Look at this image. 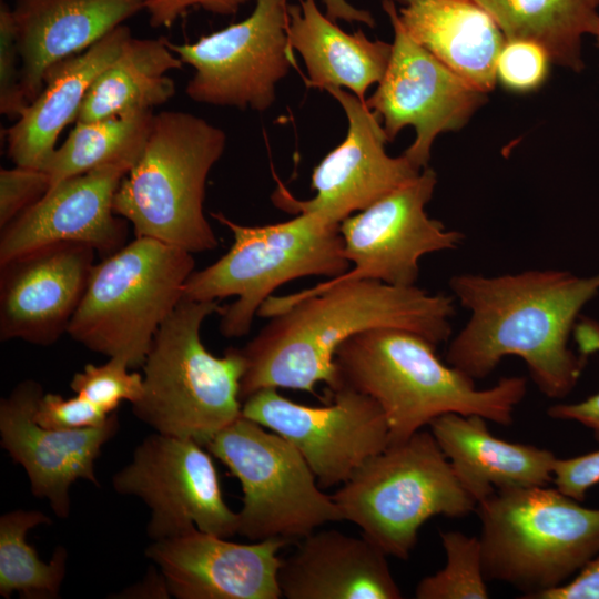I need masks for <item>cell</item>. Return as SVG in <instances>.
<instances>
[{
  "instance_id": "1",
  "label": "cell",
  "mask_w": 599,
  "mask_h": 599,
  "mask_svg": "<svg viewBox=\"0 0 599 599\" xmlns=\"http://www.w3.org/2000/svg\"><path fill=\"white\" fill-rule=\"evenodd\" d=\"M454 300L416 285L372 280L321 283L286 296H270L257 315L271 321L241 348L246 366L240 398L264 388L314 393L319 383L334 392L342 385L336 352L362 332L404 329L437 346L451 335Z\"/></svg>"
},
{
  "instance_id": "2",
  "label": "cell",
  "mask_w": 599,
  "mask_h": 599,
  "mask_svg": "<svg viewBox=\"0 0 599 599\" xmlns=\"http://www.w3.org/2000/svg\"><path fill=\"white\" fill-rule=\"evenodd\" d=\"M449 287L470 314L448 346L449 365L481 379L504 357L518 356L545 396L561 399L572 392L588 357L575 352L569 339L582 308L599 294V272L460 273Z\"/></svg>"
},
{
  "instance_id": "3",
  "label": "cell",
  "mask_w": 599,
  "mask_h": 599,
  "mask_svg": "<svg viewBox=\"0 0 599 599\" xmlns=\"http://www.w3.org/2000/svg\"><path fill=\"white\" fill-rule=\"evenodd\" d=\"M435 348L419 334L377 328L343 343L335 361L342 384L379 405L389 444L407 439L448 413L478 415L502 426L512 423L514 410L527 393L525 377H502L478 389L475 379L441 362Z\"/></svg>"
},
{
  "instance_id": "4",
  "label": "cell",
  "mask_w": 599,
  "mask_h": 599,
  "mask_svg": "<svg viewBox=\"0 0 599 599\" xmlns=\"http://www.w3.org/2000/svg\"><path fill=\"white\" fill-rule=\"evenodd\" d=\"M225 132L184 111L154 114L141 155L121 181L113 211L135 237H150L189 253L219 245L203 203L207 176L222 156Z\"/></svg>"
},
{
  "instance_id": "5",
  "label": "cell",
  "mask_w": 599,
  "mask_h": 599,
  "mask_svg": "<svg viewBox=\"0 0 599 599\" xmlns=\"http://www.w3.org/2000/svg\"><path fill=\"white\" fill-rule=\"evenodd\" d=\"M221 307L219 301L181 300L152 341L142 366L143 395L132 405L155 432L204 447L242 416V349L230 347L217 357L201 339L203 322Z\"/></svg>"
},
{
  "instance_id": "6",
  "label": "cell",
  "mask_w": 599,
  "mask_h": 599,
  "mask_svg": "<svg viewBox=\"0 0 599 599\" xmlns=\"http://www.w3.org/2000/svg\"><path fill=\"white\" fill-rule=\"evenodd\" d=\"M484 572L534 599L572 578L599 554V508L556 487L496 490L476 507Z\"/></svg>"
},
{
  "instance_id": "7",
  "label": "cell",
  "mask_w": 599,
  "mask_h": 599,
  "mask_svg": "<svg viewBox=\"0 0 599 599\" xmlns=\"http://www.w3.org/2000/svg\"><path fill=\"white\" fill-rule=\"evenodd\" d=\"M212 216L232 232L233 244L216 262L190 275L182 300L236 296L219 312L220 332L227 338L248 334L260 307L278 286L304 276L334 278L351 268L339 225L312 213L262 226L241 225L221 212Z\"/></svg>"
},
{
  "instance_id": "8",
  "label": "cell",
  "mask_w": 599,
  "mask_h": 599,
  "mask_svg": "<svg viewBox=\"0 0 599 599\" xmlns=\"http://www.w3.org/2000/svg\"><path fill=\"white\" fill-rule=\"evenodd\" d=\"M332 498L343 520L402 560L429 518H459L477 507L432 432L423 429L367 459Z\"/></svg>"
},
{
  "instance_id": "9",
  "label": "cell",
  "mask_w": 599,
  "mask_h": 599,
  "mask_svg": "<svg viewBox=\"0 0 599 599\" xmlns=\"http://www.w3.org/2000/svg\"><path fill=\"white\" fill-rule=\"evenodd\" d=\"M192 253L135 237L94 265L67 334L88 349L141 367L194 272Z\"/></svg>"
},
{
  "instance_id": "10",
  "label": "cell",
  "mask_w": 599,
  "mask_h": 599,
  "mask_svg": "<svg viewBox=\"0 0 599 599\" xmlns=\"http://www.w3.org/2000/svg\"><path fill=\"white\" fill-rule=\"evenodd\" d=\"M205 448L241 483L237 534L248 540L303 539L326 522L343 520L302 454L258 423L241 416Z\"/></svg>"
},
{
  "instance_id": "11",
  "label": "cell",
  "mask_w": 599,
  "mask_h": 599,
  "mask_svg": "<svg viewBox=\"0 0 599 599\" xmlns=\"http://www.w3.org/2000/svg\"><path fill=\"white\" fill-rule=\"evenodd\" d=\"M287 0H255L242 21L170 49L194 69L186 95L196 103L264 112L294 63Z\"/></svg>"
},
{
  "instance_id": "12",
  "label": "cell",
  "mask_w": 599,
  "mask_h": 599,
  "mask_svg": "<svg viewBox=\"0 0 599 599\" xmlns=\"http://www.w3.org/2000/svg\"><path fill=\"white\" fill-rule=\"evenodd\" d=\"M112 485L150 508L146 534L153 541L193 528L224 538L237 534L238 515L224 501L211 454L191 438L151 434L114 474Z\"/></svg>"
},
{
  "instance_id": "13",
  "label": "cell",
  "mask_w": 599,
  "mask_h": 599,
  "mask_svg": "<svg viewBox=\"0 0 599 599\" xmlns=\"http://www.w3.org/2000/svg\"><path fill=\"white\" fill-rule=\"evenodd\" d=\"M382 7L394 32L392 54L377 89L365 102L379 118L388 141L405 126L414 128L415 140L403 154L423 170L436 138L461 129L486 102L487 93L418 44L404 29L393 1L383 0Z\"/></svg>"
},
{
  "instance_id": "14",
  "label": "cell",
  "mask_w": 599,
  "mask_h": 599,
  "mask_svg": "<svg viewBox=\"0 0 599 599\" xmlns=\"http://www.w3.org/2000/svg\"><path fill=\"white\" fill-rule=\"evenodd\" d=\"M329 393V405L308 406L264 388L242 404V416L281 435L302 454L322 487L344 484L390 443L387 420L373 398L346 384Z\"/></svg>"
},
{
  "instance_id": "15",
  "label": "cell",
  "mask_w": 599,
  "mask_h": 599,
  "mask_svg": "<svg viewBox=\"0 0 599 599\" xmlns=\"http://www.w3.org/2000/svg\"><path fill=\"white\" fill-rule=\"evenodd\" d=\"M437 174L425 167L363 211L339 224L344 255L352 268L324 284L372 280L395 286L416 285L423 256L460 246L465 235L432 219Z\"/></svg>"
},
{
  "instance_id": "16",
  "label": "cell",
  "mask_w": 599,
  "mask_h": 599,
  "mask_svg": "<svg viewBox=\"0 0 599 599\" xmlns=\"http://www.w3.org/2000/svg\"><path fill=\"white\" fill-rule=\"evenodd\" d=\"M347 118V134L314 167L311 187L315 196L297 200L280 183L272 194L281 210L312 213L332 225H339L355 212L363 211L399 185L420 173L402 154L390 156L385 150L388 139L379 118L354 93L335 87L324 89Z\"/></svg>"
},
{
  "instance_id": "17",
  "label": "cell",
  "mask_w": 599,
  "mask_h": 599,
  "mask_svg": "<svg viewBox=\"0 0 599 599\" xmlns=\"http://www.w3.org/2000/svg\"><path fill=\"white\" fill-rule=\"evenodd\" d=\"M43 388L37 380L20 382L0 400V444L23 467L32 494L47 499L59 518L71 509V485L84 479L99 485L95 460L102 447L118 433L113 413L100 427L52 429L40 426L33 414Z\"/></svg>"
},
{
  "instance_id": "18",
  "label": "cell",
  "mask_w": 599,
  "mask_h": 599,
  "mask_svg": "<svg viewBox=\"0 0 599 599\" xmlns=\"http://www.w3.org/2000/svg\"><path fill=\"white\" fill-rule=\"evenodd\" d=\"M133 165L110 163L52 186L0 234V265L40 247L80 243L111 255L125 245L126 220L113 211L114 194Z\"/></svg>"
},
{
  "instance_id": "19",
  "label": "cell",
  "mask_w": 599,
  "mask_h": 599,
  "mask_svg": "<svg viewBox=\"0 0 599 599\" xmlns=\"http://www.w3.org/2000/svg\"><path fill=\"white\" fill-rule=\"evenodd\" d=\"M95 253L85 244L58 243L0 265V339L54 344L82 301Z\"/></svg>"
},
{
  "instance_id": "20",
  "label": "cell",
  "mask_w": 599,
  "mask_h": 599,
  "mask_svg": "<svg viewBox=\"0 0 599 599\" xmlns=\"http://www.w3.org/2000/svg\"><path fill=\"white\" fill-rule=\"evenodd\" d=\"M287 542L268 538L237 544L193 528L153 541L145 556L177 599H278V551Z\"/></svg>"
},
{
  "instance_id": "21",
  "label": "cell",
  "mask_w": 599,
  "mask_h": 599,
  "mask_svg": "<svg viewBox=\"0 0 599 599\" xmlns=\"http://www.w3.org/2000/svg\"><path fill=\"white\" fill-rule=\"evenodd\" d=\"M387 554L364 536L313 531L282 559L278 585L287 599H399Z\"/></svg>"
},
{
  "instance_id": "22",
  "label": "cell",
  "mask_w": 599,
  "mask_h": 599,
  "mask_svg": "<svg viewBox=\"0 0 599 599\" xmlns=\"http://www.w3.org/2000/svg\"><path fill=\"white\" fill-rule=\"evenodd\" d=\"M144 0H16L22 85L30 103L47 71L143 10Z\"/></svg>"
},
{
  "instance_id": "23",
  "label": "cell",
  "mask_w": 599,
  "mask_h": 599,
  "mask_svg": "<svg viewBox=\"0 0 599 599\" xmlns=\"http://www.w3.org/2000/svg\"><path fill=\"white\" fill-rule=\"evenodd\" d=\"M131 35L130 28L121 24L47 71L40 93L6 131L7 154L14 165L42 170L62 130L75 121L91 85Z\"/></svg>"
},
{
  "instance_id": "24",
  "label": "cell",
  "mask_w": 599,
  "mask_h": 599,
  "mask_svg": "<svg viewBox=\"0 0 599 599\" xmlns=\"http://www.w3.org/2000/svg\"><path fill=\"white\" fill-rule=\"evenodd\" d=\"M487 419L448 413L428 425L463 487L477 505L496 490L552 483V451L494 436Z\"/></svg>"
},
{
  "instance_id": "25",
  "label": "cell",
  "mask_w": 599,
  "mask_h": 599,
  "mask_svg": "<svg viewBox=\"0 0 599 599\" xmlns=\"http://www.w3.org/2000/svg\"><path fill=\"white\" fill-rule=\"evenodd\" d=\"M398 14L406 32L454 73L484 93L495 88L506 39L474 0H417Z\"/></svg>"
},
{
  "instance_id": "26",
  "label": "cell",
  "mask_w": 599,
  "mask_h": 599,
  "mask_svg": "<svg viewBox=\"0 0 599 599\" xmlns=\"http://www.w3.org/2000/svg\"><path fill=\"white\" fill-rule=\"evenodd\" d=\"M287 35L305 63L308 87L345 88L361 100L383 79L392 54V43L369 40L362 30L343 31L315 0L290 4Z\"/></svg>"
},
{
  "instance_id": "27",
  "label": "cell",
  "mask_w": 599,
  "mask_h": 599,
  "mask_svg": "<svg viewBox=\"0 0 599 599\" xmlns=\"http://www.w3.org/2000/svg\"><path fill=\"white\" fill-rule=\"evenodd\" d=\"M183 65L165 38L131 35L91 85L74 122L163 105L176 92L175 82L167 73Z\"/></svg>"
},
{
  "instance_id": "28",
  "label": "cell",
  "mask_w": 599,
  "mask_h": 599,
  "mask_svg": "<svg viewBox=\"0 0 599 599\" xmlns=\"http://www.w3.org/2000/svg\"><path fill=\"white\" fill-rule=\"evenodd\" d=\"M500 28L506 40L541 45L551 62L579 72L585 68L582 39L599 18L592 0H474Z\"/></svg>"
},
{
  "instance_id": "29",
  "label": "cell",
  "mask_w": 599,
  "mask_h": 599,
  "mask_svg": "<svg viewBox=\"0 0 599 599\" xmlns=\"http://www.w3.org/2000/svg\"><path fill=\"white\" fill-rule=\"evenodd\" d=\"M153 116V111L148 110L77 121L42 167L51 187L105 164L134 165L146 143Z\"/></svg>"
},
{
  "instance_id": "30",
  "label": "cell",
  "mask_w": 599,
  "mask_h": 599,
  "mask_svg": "<svg viewBox=\"0 0 599 599\" xmlns=\"http://www.w3.org/2000/svg\"><path fill=\"white\" fill-rule=\"evenodd\" d=\"M39 510H12L0 517V595L18 592L27 599H53L60 595L67 572L68 551L58 546L49 564L28 544L29 530L51 525Z\"/></svg>"
},
{
  "instance_id": "31",
  "label": "cell",
  "mask_w": 599,
  "mask_h": 599,
  "mask_svg": "<svg viewBox=\"0 0 599 599\" xmlns=\"http://www.w3.org/2000/svg\"><path fill=\"white\" fill-rule=\"evenodd\" d=\"M446 554L445 567L424 577L416 586L417 599H486L489 591L479 538L460 531L439 534Z\"/></svg>"
},
{
  "instance_id": "32",
  "label": "cell",
  "mask_w": 599,
  "mask_h": 599,
  "mask_svg": "<svg viewBox=\"0 0 599 599\" xmlns=\"http://www.w3.org/2000/svg\"><path fill=\"white\" fill-rule=\"evenodd\" d=\"M128 362L109 357L100 366L88 364L73 375L70 387L108 414H113L122 402L135 404L143 395V376L130 372Z\"/></svg>"
},
{
  "instance_id": "33",
  "label": "cell",
  "mask_w": 599,
  "mask_h": 599,
  "mask_svg": "<svg viewBox=\"0 0 599 599\" xmlns=\"http://www.w3.org/2000/svg\"><path fill=\"white\" fill-rule=\"evenodd\" d=\"M550 63L541 45L527 40H506L496 63L497 81L514 92L534 91L547 79Z\"/></svg>"
},
{
  "instance_id": "34",
  "label": "cell",
  "mask_w": 599,
  "mask_h": 599,
  "mask_svg": "<svg viewBox=\"0 0 599 599\" xmlns=\"http://www.w3.org/2000/svg\"><path fill=\"white\" fill-rule=\"evenodd\" d=\"M29 104L22 85L21 59L12 8L0 3V112L13 119Z\"/></svg>"
},
{
  "instance_id": "35",
  "label": "cell",
  "mask_w": 599,
  "mask_h": 599,
  "mask_svg": "<svg viewBox=\"0 0 599 599\" xmlns=\"http://www.w3.org/2000/svg\"><path fill=\"white\" fill-rule=\"evenodd\" d=\"M48 174L41 169L14 165L0 170V229L7 226L50 190Z\"/></svg>"
},
{
  "instance_id": "36",
  "label": "cell",
  "mask_w": 599,
  "mask_h": 599,
  "mask_svg": "<svg viewBox=\"0 0 599 599\" xmlns=\"http://www.w3.org/2000/svg\"><path fill=\"white\" fill-rule=\"evenodd\" d=\"M111 415L80 395L65 398L48 393L40 397L33 418L45 428L82 429L100 427Z\"/></svg>"
},
{
  "instance_id": "37",
  "label": "cell",
  "mask_w": 599,
  "mask_h": 599,
  "mask_svg": "<svg viewBox=\"0 0 599 599\" xmlns=\"http://www.w3.org/2000/svg\"><path fill=\"white\" fill-rule=\"evenodd\" d=\"M572 338L577 351L589 357L599 353V321L580 316L575 325ZM549 417L576 422L588 428L599 441V392L577 403H559L547 409Z\"/></svg>"
},
{
  "instance_id": "38",
  "label": "cell",
  "mask_w": 599,
  "mask_h": 599,
  "mask_svg": "<svg viewBox=\"0 0 599 599\" xmlns=\"http://www.w3.org/2000/svg\"><path fill=\"white\" fill-rule=\"evenodd\" d=\"M552 484L565 495L585 501L588 491L599 484V449L570 458H556Z\"/></svg>"
},
{
  "instance_id": "39",
  "label": "cell",
  "mask_w": 599,
  "mask_h": 599,
  "mask_svg": "<svg viewBox=\"0 0 599 599\" xmlns=\"http://www.w3.org/2000/svg\"><path fill=\"white\" fill-rule=\"evenodd\" d=\"M251 0H144L153 28H170L192 8H201L217 16H233Z\"/></svg>"
},
{
  "instance_id": "40",
  "label": "cell",
  "mask_w": 599,
  "mask_h": 599,
  "mask_svg": "<svg viewBox=\"0 0 599 599\" xmlns=\"http://www.w3.org/2000/svg\"><path fill=\"white\" fill-rule=\"evenodd\" d=\"M534 599H599V554L568 581L538 593Z\"/></svg>"
},
{
  "instance_id": "41",
  "label": "cell",
  "mask_w": 599,
  "mask_h": 599,
  "mask_svg": "<svg viewBox=\"0 0 599 599\" xmlns=\"http://www.w3.org/2000/svg\"><path fill=\"white\" fill-rule=\"evenodd\" d=\"M171 596L165 577L160 569L159 572L152 569L140 582L125 588L118 596L112 597L129 599H167Z\"/></svg>"
},
{
  "instance_id": "42",
  "label": "cell",
  "mask_w": 599,
  "mask_h": 599,
  "mask_svg": "<svg viewBox=\"0 0 599 599\" xmlns=\"http://www.w3.org/2000/svg\"><path fill=\"white\" fill-rule=\"evenodd\" d=\"M322 2L325 6V14L333 21L358 22L370 28L375 26V19L369 11L356 8L347 0H322Z\"/></svg>"
},
{
  "instance_id": "43",
  "label": "cell",
  "mask_w": 599,
  "mask_h": 599,
  "mask_svg": "<svg viewBox=\"0 0 599 599\" xmlns=\"http://www.w3.org/2000/svg\"><path fill=\"white\" fill-rule=\"evenodd\" d=\"M591 35L595 37V39H596V44H597V47H598V49H599V18H598V20H597V22H596V24H595V28H593V30H592Z\"/></svg>"
},
{
  "instance_id": "44",
  "label": "cell",
  "mask_w": 599,
  "mask_h": 599,
  "mask_svg": "<svg viewBox=\"0 0 599 599\" xmlns=\"http://www.w3.org/2000/svg\"><path fill=\"white\" fill-rule=\"evenodd\" d=\"M393 1L395 4H400L402 7H406L408 4H410L412 2L414 1H417V0H390Z\"/></svg>"
},
{
  "instance_id": "45",
  "label": "cell",
  "mask_w": 599,
  "mask_h": 599,
  "mask_svg": "<svg viewBox=\"0 0 599 599\" xmlns=\"http://www.w3.org/2000/svg\"><path fill=\"white\" fill-rule=\"evenodd\" d=\"M592 1L597 7L599 6V0H592Z\"/></svg>"
}]
</instances>
